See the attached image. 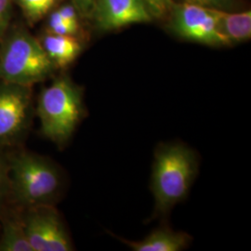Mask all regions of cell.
Instances as JSON below:
<instances>
[{
    "label": "cell",
    "instance_id": "9",
    "mask_svg": "<svg viewBox=\"0 0 251 251\" xmlns=\"http://www.w3.org/2000/svg\"><path fill=\"white\" fill-rule=\"evenodd\" d=\"M56 69H65L80 55L83 44L76 36L57 35L47 32L39 40Z\"/></svg>",
    "mask_w": 251,
    "mask_h": 251
},
{
    "label": "cell",
    "instance_id": "14",
    "mask_svg": "<svg viewBox=\"0 0 251 251\" xmlns=\"http://www.w3.org/2000/svg\"><path fill=\"white\" fill-rule=\"evenodd\" d=\"M49 33L57 35H67V36H76L79 32V28L73 26L67 22H65L59 11L55 9L50 11L49 22H48V31Z\"/></svg>",
    "mask_w": 251,
    "mask_h": 251
},
{
    "label": "cell",
    "instance_id": "13",
    "mask_svg": "<svg viewBox=\"0 0 251 251\" xmlns=\"http://www.w3.org/2000/svg\"><path fill=\"white\" fill-rule=\"evenodd\" d=\"M25 17L30 22H36L52 11L61 0H17Z\"/></svg>",
    "mask_w": 251,
    "mask_h": 251
},
{
    "label": "cell",
    "instance_id": "12",
    "mask_svg": "<svg viewBox=\"0 0 251 251\" xmlns=\"http://www.w3.org/2000/svg\"><path fill=\"white\" fill-rule=\"evenodd\" d=\"M219 26L230 45L242 43L251 37V10L228 11L213 9Z\"/></svg>",
    "mask_w": 251,
    "mask_h": 251
},
{
    "label": "cell",
    "instance_id": "4",
    "mask_svg": "<svg viewBox=\"0 0 251 251\" xmlns=\"http://www.w3.org/2000/svg\"><path fill=\"white\" fill-rule=\"evenodd\" d=\"M56 68L40 41L25 31L6 38L0 49V81L24 86L45 80Z\"/></svg>",
    "mask_w": 251,
    "mask_h": 251
},
{
    "label": "cell",
    "instance_id": "6",
    "mask_svg": "<svg viewBox=\"0 0 251 251\" xmlns=\"http://www.w3.org/2000/svg\"><path fill=\"white\" fill-rule=\"evenodd\" d=\"M168 18L171 32L181 39L213 47L231 46L212 9L182 1L174 3Z\"/></svg>",
    "mask_w": 251,
    "mask_h": 251
},
{
    "label": "cell",
    "instance_id": "20",
    "mask_svg": "<svg viewBox=\"0 0 251 251\" xmlns=\"http://www.w3.org/2000/svg\"><path fill=\"white\" fill-rule=\"evenodd\" d=\"M11 10V0H0V36L8 26Z\"/></svg>",
    "mask_w": 251,
    "mask_h": 251
},
{
    "label": "cell",
    "instance_id": "11",
    "mask_svg": "<svg viewBox=\"0 0 251 251\" xmlns=\"http://www.w3.org/2000/svg\"><path fill=\"white\" fill-rule=\"evenodd\" d=\"M0 218V251H33L25 234L21 209L15 206L13 210L7 211L5 206Z\"/></svg>",
    "mask_w": 251,
    "mask_h": 251
},
{
    "label": "cell",
    "instance_id": "7",
    "mask_svg": "<svg viewBox=\"0 0 251 251\" xmlns=\"http://www.w3.org/2000/svg\"><path fill=\"white\" fill-rule=\"evenodd\" d=\"M21 214L27 239L33 251L75 250L67 228L53 205L24 208L21 209Z\"/></svg>",
    "mask_w": 251,
    "mask_h": 251
},
{
    "label": "cell",
    "instance_id": "3",
    "mask_svg": "<svg viewBox=\"0 0 251 251\" xmlns=\"http://www.w3.org/2000/svg\"><path fill=\"white\" fill-rule=\"evenodd\" d=\"M198 169L197 155L187 146L179 144L158 146L154 153L151 185L155 214H168L187 197Z\"/></svg>",
    "mask_w": 251,
    "mask_h": 251
},
{
    "label": "cell",
    "instance_id": "19",
    "mask_svg": "<svg viewBox=\"0 0 251 251\" xmlns=\"http://www.w3.org/2000/svg\"><path fill=\"white\" fill-rule=\"evenodd\" d=\"M97 0H71V3L76 9L79 16L91 18Z\"/></svg>",
    "mask_w": 251,
    "mask_h": 251
},
{
    "label": "cell",
    "instance_id": "8",
    "mask_svg": "<svg viewBox=\"0 0 251 251\" xmlns=\"http://www.w3.org/2000/svg\"><path fill=\"white\" fill-rule=\"evenodd\" d=\"M91 18L103 32L153 20L144 0H97Z\"/></svg>",
    "mask_w": 251,
    "mask_h": 251
},
{
    "label": "cell",
    "instance_id": "10",
    "mask_svg": "<svg viewBox=\"0 0 251 251\" xmlns=\"http://www.w3.org/2000/svg\"><path fill=\"white\" fill-rule=\"evenodd\" d=\"M118 239L135 251H183L192 241V237L188 233L173 231L168 226L155 229L141 241Z\"/></svg>",
    "mask_w": 251,
    "mask_h": 251
},
{
    "label": "cell",
    "instance_id": "16",
    "mask_svg": "<svg viewBox=\"0 0 251 251\" xmlns=\"http://www.w3.org/2000/svg\"><path fill=\"white\" fill-rule=\"evenodd\" d=\"M207 9H222L228 11L240 10L241 0H182Z\"/></svg>",
    "mask_w": 251,
    "mask_h": 251
},
{
    "label": "cell",
    "instance_id": "5",
    "mask_svg": "<svg viewBox=\"0 0 251 251\" xmlns=\"http://www.w3.org/2000/svg\"><path fill=\"white\" fill-rule=\"evenodd\" d=\"M34 114L30 86L0 81V149L15 147L23 142Z\"/></svg>",
    "mask_w": 251,
    "mask_h": 251
},
{
    "label": "cell",
    "instance_id": "2",
    "mask_svg": "<svg viewBox=\"0 0 251 251\" xmlns=\"http://www.w3.org/2000/svg\"><path fill=\"white\" fill-rule=\"evenodd\" d=\"M35 114L42 136L63 148L86 115L82 88L67 75L56 77L41 90Z\"/></svg>",
    "mask_w": 251,
    "mask_h": 251
},
{
    "label": "cell",
    "instance_id": "1",
    "mask_svg": "<svg viewBox=\"0 0 251 251\" xmlns=\"http://www.w3.org/2000/svg\"><path fill=\"white\" fill-rule=\"evenodd\" d=\"M9 166V201L21 209L53 205L63 186L62 171L50 159L28 150L6 152Z\"/></svg>",
    "mask_w": 251,
    "mask_h": 251
},
{
    "label": "cell",
    "instance_id": "17",
    "mask_svg": "<svg viewBox=\"0 0 251 251\" xmlns=\"http://www.w3.org/2000/svg\"><path fill=\"white\" fill-rule=\"evenodd\" d=\"M152 19H164L169 16L174 5L173 0H144Z\"/></svg>",
    "mask_w": 251,
    "mask_h": 251
},
{
    "label": "cell",
    "instance_id": "18",
    "mask_svg": "<svg viewBox=\"0 0 251 251\" xmlns=\"http://www.w3.org/2000/svg\"><path fill=\"white\" fill-rule=\"evenodd\" d=\"M57 10L59 11L60 15L62 16V18L65 22H67L68 24H70L73 26L79 28V22H78L79 14H78L76 9L74 7L72 3L63 5Z\"/></svg>",
    "mask_w": 251,
    "mask_h": 251
},
{
    "label": "cell",
    "instance_id": "15",
    "mask_svg": "<svg viewBox=\"0 0 251 251\" xmlns=\"http://www.w3.org/2000/svg\"><path fill=\"white\" fill-rule=\"evenodd\" d=\"M9 166L7 154L4 149H0V212L9 201Z\"/></svg>",
    "mask_w": 251,
    "mask_h": 251
}]
</instances>
